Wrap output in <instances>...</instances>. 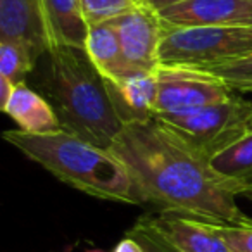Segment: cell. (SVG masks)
<instances>
[{"label":"cell","instance_id":"1","mask_svg":"<svg viewBox=\"0 0 252 252\" xmlns=\"http://www.w3.org/2000/svg\"><path fill=\"white\" fill-rule=\"evenodd\" d=\"M109 151L126 166L144 195L162 213L211 223L244 224L252 218L237 204V193L154 118L125 125Z\"/></svg>","mask_w":252,"mask_h":252},{"label":"cell","instance_id":"2","mask_svg":"<svg viewBox=\"0 0 252 252\" xmlns=\"http://www.w3.org/2000/svg\"><path fill=\"white\" fill-rule=\"evenodd\" d=\"M43 57L47 64L38 87L56 111L61 128L88 144L109 149L125 125L111 100L107 80L87 50L52 45Z\"/></svg>","mask_w":252,"mask_h":252},{"label":"cell","instance_id":"3","mask_svg":"<svg viewBox=\"0 0 252 252\" xmlns=\"http://www.w3.org/2000/svg\"><path fill=\"white\" fill-rule=\"evenodd\" d=\"M4 138L59 182L87 195L133 206L145 204L130 171L109 149L88 144L64 130L47 135L7 130Z\"/></svg>","mask_w":252,"mask_h":252},{"label":"cell","instance_id":"4","mask_svg":"<svg viewBox=\"0 0 252 252\" xmlns=\"http://www.w3.org/2000/svg\"><path fill=\"white\" fill-rule=\"evenodd\" d=\"M154 119L209 162L252 131V100L233 94L224 102L187 112L158 114Z\"/></svg>","mask_w":252,"mask_h":252},{"label":"cell","instance_id":"5","mask_svg":"<svg viewBox=\"0 0 252 252\" xmlns=\"http://www.w3.org/2000/svg\"><path fill=\"white\" fill-rule=\"evenodd\" d=\"M252 56V28L249 26H189L164 25L159 64L206 67Z\"/></svg>","mask_w":252,"mask_h":252},{"label":"cell","instance_id":"6","mask_svg":"<svg viewBox=\"0 0 252 252\" xmlns=\"http://www.w3.org/2000/svg\"><path fill=\"white\" fill-rule=\"evenodd\" d=\"M158 102L154 116L187 112L224 102L235 92L220 78L183 66L158 67Z\"/></svg>","mask_w":252,"mask_h":252},{"label":"cell","instance_id":"7","mask_svg":"<svg viewBox=\"0 0 252 252\" xmlns=\"http://www.w3.org/2000/svg\"><path fill=\"white\" fill-rule=\"evenodd\" d=\"M109 23L116 30L123 56L131 71H156L161 66L159 47L164 23L158 12L140 4Z\"/></svg>","mask_w":252,"mask_h":252},{"label":"cell","instance_id":"8","mask_svg":"<svg viewBox=\"0 0 252 252\" xmlns=\"http://www.w3.org/2000/svg\"><path fill=\"white\" fill-rule=\"evenodd\" d=\"M0 40L26 47L38 63L50 49L42 0H0Z\"/></svg>","mask_w":252,"mask_h":252},{"label":"cell","instance_id":"9","mask_svg":"<svg viewBox=\"0 0 252 252\" xmlns=\"http://www.w3.org/2000/svg\"><path fill=\"white\" fill-rule=\"evenodd\" d=\"M168 26H249L252 28V0H189L159 12Z\"/></svg>","mask_w":252,"mask_h":252},{"label":"cell","instance_id":"10","mask_svg":"<svg viewBox=\"0 0 252 252\" xmlns=\"http://www.w3.org/2000/svg\"><path fill=\"white\" fill-rule=\"evenodd\" d=\"M156 71H131L118 80H107L109 95L123 125L154 118L158 102Z\"/></svg>","mask_w":252,"mask_h":252},{"label":"cell","instance_id":"11","mask_svg":"<svg viewBox=\"0 0 252 252\" xmlns=\"http://www.w3.org/2000/svg\"><path fill=\"white\" fill-rule=\"evenodd\" d=\"M152 221L182 252H231L216 223L176 213H161L152 216Z\"/></svg>","mask_w":252,"mask_h":252},{"label":"cell","instance_id":"12","mask_svg":"<svg viewBox=\"0 0 252 252\" xmlns=\"http://www.w3.org/2000/svg\"><path fill=\"white\" fill-rule=\"evenodd\" d=\"M2 111L11 116L18 123V130L25 133L47 135L63 130L50 102L26 83L16 85L11 98Z\"/></svg>","mask_w":252,"mask_h":252},{"label":"cell","instance_id":"13","mask_svg":"<svg viewBox=\"0 0 252 252\" xmlns=\"http://www.w3.org/2000/svg\"><path fill=\"white\" fill-rule=\"evenodd\" d=\"M50 47L71 45L85 49L88 25L81 12V0H42Z\"/></svg>","mask_w":252,"mask_h":252},{"label":"cell","instance_id":"14","mask_svg":"<svg viewBox=\"0 0 252 252\" xmlns=\"http://www.w3.org/2000/svg\"><path fill=\"white\" fill-rule=\"evenodd\" d=\"M85 50L105 80H118L131 73L111 23H102L88 30Z\"/></svg>","mask_w":252,"mask_h":252},{"label":"cell","instance_id":"15","mask_svg":"<svg viewBox=\"0 0 252 252\" xmlns=\"http://www.w3.org/2000/svg\"><path fill=\"white\" fill-rule=\"evenodd\" d=\"M218 176L237 195L252 190V131L209 161Z\"/></svg>","mask_w":252,"mask_h":252},{"label":"cell","instance_id":"16","mask_svg":"<svg viewBox=\"0 0 252 252\" xmlns=\"http://www.w3.org/2000/svg\"><path fill=\"white\" fill-rule=\"evenodd\" d=\"M36 61L26 47L0 40V76L14 85L26 83V76L36 67Z\"/></svg>","mask_w":252,"mask_h":252},{"label":"cell","instance_id":"17","mask_svg":"<svg viewBox=\"0 0 252 252\" xmlns=\"http://www.w3.org/2000/svg\"><path fill=\"white\" fill-rule=\"evenodd\" d=\"M193 69H200L220 78L233 92H242V94L252 92V56L238 61H230V63L214 64V66L193 67Z\"/></svg>","mask_w":252,"mask_h":252},{"label":"cell","instance_id":"18","mask_svg":"<svg viewBox=\"0 0 252 252\" xmlns=\"http://www.w3.org/2000/svg\"><path fill=\"white\" fill-rule=\"evenodd\" d=\"M133 0H81V12L88 28L109 23L135 7Z\"/></svg>","mask_w":252,"mask_h":252},{"label":"cell","instance_id":"19","mask_svg":"<svg viewBox=\"0 0 252 252\" xmlns=\"http://www.w3.org/2000/svg\"><path fill=\"white\" fill-rule=\"evenodd\" d=\"M128 237L135 238L145 249V252H182L156 226L154 221H152V216L140 218L135 223V226L128 231Z\"/></svg>","mask_w":252,"mask_h":252},{"label":"cell","instance_id":"20","mask_svg":"<svg viewBox=\"0 0 252 252\" xmlns=\"http://www.w3.org/2000/svg\"><path fill=\"white\" fill-rule=\"evenodd\" d=\"M216 230L224 238L231 252H252V220L244 224L216 223Z\"/></svg>","mask_w":252,"mask_h":252},{"label":"cell","instance_id":"21","mask_svg":"<svg viewBox=\"0 0 252 252\" xmlns=\"http://www.w3.org/2000/svg\"><path fill=\"white\" fill-rule=\"evenodd\" d=\"M185 2H189V0H144L145 7L152 9L154 12H162L166 11V9L169 7H175V5H180V4H185Z\"/></svg>","mask_w":252,"mask_h":252},{"label":"cell","instance_id":"22","mask_svg":"<svg viewBox=\"0 0 252 252\" xmlns=\"http://www.w3.org/2000/svg\"><path fill=\"white\" fill-rule=\"evenodd\" d=\"M112 252H145V249L142 247V245L138 244L135 238H131V237H128V235H126V237L123 238L118 245H116Z\"/></svg>","mask_w":252,"mask_h":252},{"label":"cell","instance_id":"23","mask_svg":"<svg viewBox=\"0 0 252 252\" xmlns=\"http://www.w3.org/2000/svg\"><path fill=\"white\" fill-rule=\"evenodd\" d=\"M14 87L16 85L12 83V81H9L7 78L0 76V107L2 109L5 107V104H7L9 98H11L12 92H14Z\"/></svg>","mask_w":252,"mask_h":252},{"label":"cell","instance_id":"24","mask_svg":"<svg viewBox=\"0 0 252 252\" xmlns=\"http://www.w3.org/2000/svg\"><path fill=\"white\" fill-rule=\"evenodd\" d=\"M244 197H247V199L249 200H252V190H251V192H247V193H245V195Z\"/></svg>","mask_w":252,"mask_h":252},{"label":"cell","instance_id":"25","mask_svg":"<svg viewBox=\"0 0 252 252\" xmlns=\"http://www.w3.org/2000/svg\"><path fill=\"white\" fill-rule=\"evenodd\" d=\"M133 2H135V4H137V5H140V4H144V0H133Z\"/></svg>","mask_w":252,"mask_h":252},{"label":"cell","instance_id":"26","mask_svg":"<svg viewBox=\"0 0 252 252\" xmlns=\"http://www.w3.org/2000/svg\"><path fill=\"white\" fill-rule=\"evenodd\" d=\"M90 252H102V251H90Z\"/></svg>","mask_w":252,"mask_h":252}]
</instances>
